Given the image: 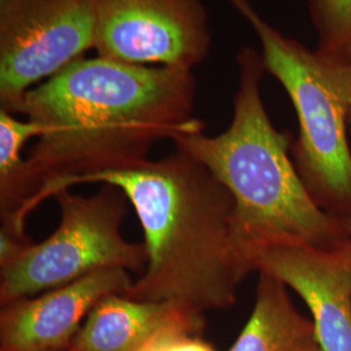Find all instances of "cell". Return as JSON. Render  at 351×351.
Listing matches in <instances>:
<instances>
[{"instance_id": "cell-1", "label": "cell", "mask_w": 351, "mask_h": 351, "mask_svg": "<svg viewBox=\"0 0 351 351\" xmlns=\"http://www.w3.org/2000/svg\"><path fill=\"white\" fill-rule=\"evenodd\" d=\"M193 69L81 58L26 93L19 113L43 128L30 151L29 213L86 176L123 171L149 160L152 147L198 133L193 116Z\"/></svg>"}, {"instance_id": "cell-2", "label": "cell", "mask_w": 351, "mask_h": 351, "mask_svg": "<svg viewBox=\"0 0 351 351\" xmlns=\"http://www.w3.org/2000/svg\"><path fill=\"white\" fill-rule=\"evenodd\" d=\"M80 184L121 189L138 216L149 262L124 297L199 314L237 303L239 284L252 271L234 239V201L201 162L176 150L133 168L82 177Z\"/></svg>"}, {"instance_id": "cell-3", "label": "cell", "mask_w": 351, "mask_h": 351, "mask_svg": "<svg viewBox=\"0 0 351 351\" xmlns=\"http://www.w3.org/2000/svg\"><path fill=\"white\" fill-rule=\"evenodd\" d=\"M236 62L239 85L230 125L213 137L180 134L172 139L176 150L201 162L233 197L234 239L249 265L254 251L275 243L337 247L350 239L343 219L313 199L289 154L291 134L278 132L264 107L262 53L246 46Z\"/></svg>"}, {"instance_id": "cell-4", "label": "cell", "mask_w": 351, "mask_h": 351, "mask_svg": "<svg viewBox=\"0 0 351 351\" xmlns=\"http://www.w3.org/2000/svg\"><path fill=\"white\" fill-rule=\"evenodd\" d=\"M262 46L265 71L285 88L300 123L291 159L317 206L351 217V64L326 60L265 21L250 0H230Z\"/></svg>"}, {"instance_id": "cell-5", "label": "cell", "mask_w": 351, "mask_h": 351, "mask_svg": "<svg viewBox=\"0 0 351 351\" xmlns=\"http://www.w3.org/2000/svg\"><path fill=\"white\" fill-rule=\"evenodd\" d=\"M93 195L62 190L55 194L60 223L49 239L0 268V306L59 288L106 268L143 274L146 243L124 239L121 226L128 197L114 185L101 184Z\"/></svg>"}, {"instance_id": "cell-6", "label": "cell", "mask_w": 351, "mask_h": 351, "mask_svg": "<svg viewBox=\"0 0 351 351\" xmlns=\"http://www.w3.org/2000/svg\"><path fill=\"white\" fill-rule=\"evenodd\" d=\"M94 0H0V110L95 50Z\"/></svg>"}, {"instance_id": "cell-7", "label": "cell", "mask_w": 351, "mask_h": 351, "mask_svg": "<svg viewBox=\"0 0 351 351\" xmlns=\"http://www.w3.org/2000/svg\"><path fill=\"white\" fill-rule=\"evenodd\" d=\"M95 50L117 62L194 69L213 47L202 0H94Z\"/></svg>"}, {"instance_id": "cell-8", "label": "cell", "mask_w": 351, "mask_h": 351, "mask_svg": "<svg viewBox=\"0 0 351 351\" xmlns=\"http://www.w3.org/2000/svg\"><path fill=\"white\" fill-rule=\"evenodd\" d=\"M252 272L268 274L308 306L323 351H351V239L333 249L284 242L254 251Z\"/></svg>"}, {"instance_id": "cell-9", "label": "cell", "mask_w": 351, "mask_h": 351, "mask_svg": "<svg viewBox=\"0 0 351 351\" xmlns=\"http://www.w3.org/2000/svg\"><path fill=\"white\" fill-rule=\"evenodd\" d=\"M134 280L123 268H106L37 297L1 306L0 351L66 350L101 298L123 295Z\"/></svg>"}, {"instance_id": "cell-10", "label": "cell", "mask_w": 351, "mask_h": 351, "mask_svg": "<svg viewBox=\"0 0 351 351\" xmlns=\"http://www.w3.org/2000/svg\"><path fill=\"white\" fill-rule=\"evenodd\" d=\"M169 326H189L203 335L206 319L176 304L111 294L91 308L68 351H139Z\"/></svg>"}, {"instance_id": "cell-11", "label": "cell", "mask_w": 351, "mask_h": 351, "mask_svg": "<svg viewBox=\"0 0 351 351\" xmlns=\"http://www.w3.org/2000/svg\"><path fill=\"white\" fill-rule=\"evenodd\" d=\"M228 351H323V348L313 319L295 308L287 285L268 274H259L250 319Z\"/></svg>"}, {"instance_id": "cell-12", "label": "cell", "mask_w": 351, "mask_h": 351, "mask_svg": "<svg viewBox=\"0 0 351 351\" xmlns=\"http://www.w3.org/2000/svg\"><path fill=\"white\" fill-rule=\"evenodd\" d=\"M43 128L32 120H20L13 113L0 110V217L1 226L26 233L19 219L27 202V160L23 149L29 139L39 138Z\"/></svg>"}, {"instance_id": "cell-13", "label": "cell", "mask_w": 351, "mask_h": 351, "mask_svg": "<svg viewBox=\"0 0 351 351\" xmlns=\"http://www.w3.org/2000/svg\"><path fill=\"white\" fill-rule=\"evenodd\" d=\"M317 34L316 52L335 63L351 64V0H308Z\"/></svg>"}, {"instance_id": "cell-14", "label": "cell", "mask_w": 351, "mask_h": 351, "mask_svg": "<svg viewBox=\"0 0 351 351\" xmlns=\"http://www.w3.org/2000/svg\"><path fill=\"white\" fill-rule=\"evenodd\" d=\"M139 351H215L202 333L189 326H169L156 333Z\"/></svg>"}, {"instance_id": "cell-15", "label": "cell", "mask_w": 351, "mask_h": 351, "mask_svg": "<svg viewBox=\"0 0 351 351\" xmlns=\"http://www.w3.org/2000/svg\"><path fill=\"white\" fill-rule=\"evenodd\" d=\"M37 242L27 233H17L7 228H0V268L19 261L26 251L30 250Z\"/></svg>"}, {"instance_id": "cell-16", "label": "cell", "mask_w": 351, "mask_h": 351, "mask_svg": "<svg viewBox=\"0 0 351 351\" xmlns=\"http://www.w3.org/2000/svg\"><path fill=\"white\" fill-rule=\"evenodd\" d=\"M343 224H345L346 232H348V234H349V237L351 239V217L343 219Z\"/></svg>"}, {"instance_id": "cell-17", "label": "cell", "mask_w": 351, "mask_h": 351, "mask_svg": "<svg viewBox=\"0 0 351 351\" xmlns=\"http://www.w3.org/2000/svg\"><path fill=\"white\" fill-rule=\"evenodd\" d=\"M349 134H350L351 137V112L350 116H349Z\"/></svg>"}, {"instance_id": "cell-18", "label": "cell", "mask_w": 351, "mask_h": 351, "mask_svg": "<svg viewBox=\"0 0 351 351\" xmlns=\"http://www.w3.org/2000/svg\"><path fill=\"white\" fill-rule=\"evenodd\" d=\"M63 351H68V349H66V350H63Z\"/></svg>"}]
</instances>
